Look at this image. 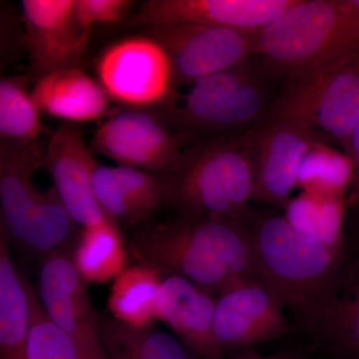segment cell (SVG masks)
<instances>
[{
  "label": "cell",
  "instance_id": "cell-1",
  "mask_svg": "<svg viewBox=\"0 0 359 359\" xmlns=\"http://www.w3.org/2000/svg\"><path fill=\"white\" fill-rule=\"evenodd\" d=\"M128 250L142 264L177 276L212 294L264 280L244 222L180 217L135 233Z\"/></svg>",
  "mask_w": 359,
  "mask_h": 359
},
{
  "label": "cell",
  "instance_id": "cell-2",
  "mask_svg": "<svg viewBox=\"0 0 359 359\" xmlns=\"http://www.w3.org/2000/svg\"><path fill=\"white\" fill-rule=\"evenodd\" d=\"M256 162L247 132L215 135L182 152L168 176L167 204L180 217L244 219L252 202Z\"/></svg>",
  "mask_w": 359,
  "mask_h": 359
},
{
  "label": "cell",
  "instance_id": "cell-3",
  "mask_svg": "<svg viewBox=\"0 0 359 359\" xmlns=\"http://www.w3.org/2000/svg\"><path fill=\"white\" fill-rule=\"evenodd\" d=\"M269 79L285 81L359 55V21L344 0H294L257 32Z\"/></svg>",
  "mask_w": 359,
  "mask_h": 359
},
{
  "label": "cell",
  "instance_id": "cell-4",
  "mask_svg": "<svg viewBox=\"0 0 359 359\" xmlns=\"http://www.w3.org/2000/svg\"><path fill=\"white\" fill-rule=\"evenodd\" d=\"M243 222L250 231L264 282L297 320L327 292L344 263L346 237L327 244L297 230L285 215L250 208Z\"/></svg>",
  "mask_w": 359,
  "mask_h": 359
},
{
  "label": "cell",
  "instance_id": "cell-5",
  "mask_svg": "<svg viewBox=\"0 0 359 359\" xmlns=\"http://www.w3.org/2000/svg\"><path fill=\"white\" fill-rule=\"evenodd\" d=\"M44 167L37 142L1 140L0 203L1 231L29 252L45 255L65 249L73 237L75 222L66 211L56 189L41 193L33 175Z\"/></svg>",
  "mask_w": 359,
  "mask_h": 359
},
{
  "label": "cell",
  "instance_id": "cell-6",
  "mask_svg": "<svg viewBox=\"0 0 359 359\" xmlns=\"http://www.w3.org/2000/svg\"><path fill=\"white\" fill-rule=\"evenodd\" d=\"M250 58L192 84L182 103H169L163 119L182 131L215 135L243 133L266 115L271 80Z\"/></svg>",
  "mask_w": 359,
  "mask_h": 359
},
{
  "label": "cell",
  "instance_id": "cell-7",
  "mask_svg": "<svg viewBox=\"0 0 359 359\" xmlns=\"http://www.w3.org/2000/svg\"><path fill=\"white\" fill-rule=\"evenodd\" d=\"M269 121L304 125L344 150L359 122V55L287 81L259 123Z\"/></svg>",
  "mask_w": 359,
  "mask_h": 359
},
{
  "label": "cell",
  "instance_id": "cell-8",
  "mask_svg": "<svg viewBox=\"0 0 359 359\" xmlns=\"http://www.w3.org/2000/svg\"><path fill=\"white\" fill-rule=\"evenodd\" d=\"M97 74L109 99L132 109L162 105L173 95L171 60L164 47L150 35L111 45L97 62Z\"/></svg>",
  "mask_w": 359,
  "mask_h": 359
},
{
  "label": "cell",
  "instance_id": "cell-9",
  "mask_svg": "<svg viewBox=\"0 0 359 359\" xmlns=\"http://www.w3.org/2000/svg\"><path fill=\"white\" fill-rule=\"evenodd\" d=\"M149 35L166 50L173 67L175 87L257 57V32L204 23H177L148 27Z\"/></svg>",
  "mask_w": 359,
  "mask_h": 359
},
{
  "label": "cell",
  "instance_id": "cell-10",
  "mask_svg": "<svg viewBox=\"0 0 359 359\" xmlns=\"http://www.w3.org/2000/svg\"><path fill=\"white\" fill-rule=\"evenodd\" d=\"M181 144L182 138L172 133L162 117L132 109L117 113L100 125L90 148L119 166L165 178L178 164Z\"/></svg>",
  "mask_w": 359,
  "mask_h": 359
},
{
  "label": "cell",
  "instance_id": "cell-11",
  "mask_svg": "<svg viewBox=\"0 0 359 359\" xmlns=\"http://www.w3.org/2000/svg\"><path fill=\"white\" fill-rule=\"evenodd\" d=\"M256 162L252 201L285 210L297 187L302 158L323 135L299 123H259L247 130Z\"/></svg>",
  "mask_w": 359,
  "mask_h": 359
},
{
  "label": "cell",
  "instance_id": "cell-12",
  "mask_svg": "<svg viewBox=\"0 0 359 359\" xmlns=\"http://www.w3.org/2000/svg\"><path fill=\"white\" fill-rule=\"evenodd\" d=\"M285 304L264 280H247L216 299L214 332L224 353L285 337L292 330Z\"/></svg>",
  "mask_w": 359,
  "mask_h": 359
},
{
  "label": "cell",
  "instance_id": "cell-13",
  "mask_svg": "<svg viewBox=\"0 0 359 359\" xmlns=\"http://www.w3.org/2000/svg\"><path fill=\"white\" fill-rule=\"evenodd\" d=\"M86 282L78 273L72 252L59 249L45 255L40 266L39 294L47 316L75 340L88 359H110L97 327Z\"/></svg>",
  "mask_w": 359,
  "mask_h": 359
},
{
  "label": "cell",
  "instance_id": "cell-14",
  "mask_svg": "<svg viewBox=\"0 0 359 359\" xmlns=\"http://www.w3.org/2000/svg\"><path fill=\"white\" fill-rule=\"evenodd\" d=\"M349 244V243H348ZM313 344L344 359L359 356V250L349 244L325 294L294 320Z\"/></svg>",
  "mask_w": 359,
  "mask_h": 359
},
{
  "label": "cell",
  "instance_id": "cell-15",
  "mask_svg": "<svg viewBox=\"0 0 359 359\" xmlns=\"http://www.w3.org/2000/svg\"><path fill=\"white\" fill-rule=\"evenodd\" d=\"M75 0H23L25 43L37 78L54 71L79 68L91 30L78 22Z\"/></svg>",
  "mask_w": 359,
  "mask_h": 359
},
{
  "label": "cell",
  "instance_id": "cell-16",
  "mask_svg": "<svg viewBox=\"0 0 359 359\" xmlns=\"http://www.w3.org/2000/svg\"><path fill=\"white\" fill-rule=\"evenodd\" d=\"M98 165L76 124L65 123L53 132L44 153V167L53 180L66 211L83 228L108 219L92 188V178Z\"/></svg>",
  "mask_w": 359,
  "mask_h": 359
},
{
  "label": "cell",
  "instance_id": "cell-17",
  "mask_svg": "<svg viewBox=\"0 0 359 359\" xmlns=\"http://www.w3.org/2000/svg\"><path fill=\"white\" fill-rule=\"evenodd\" d=\"M294 0H148L126 26L204 23L257 32Z\"/></svg>",
  "mask_w": 359,
  "mask_h": 359
},
{
  "label": "cell",
  "instance_id": "cell-18",
  "mask_svg": "<svg viewBox=\"0 0 359 359\" xmlns=\"http://www.w3.org/2000/svg\"><path fill=\"white\" fill-rule=\"evenodd\" d=\"M216 299L212 292L177 276H166L156 299L157 318L169 325L198 359H224L214 332Z\"/></svg>",
  "mask_w": 359,
  "mask_h": 359
},
{
  "label": "cell",
  "instance_id": "cell-19",
  "mask_svg": "<svg viewBox=\"0 0 359 359\" xmlns=\"http://www.w3.org/2000/svg\"><path fill=\"white\" fill-rule=\"evenodd\" d=\"M92 188L103 212L116 224L140 223L167 204L164 179L133 168L98 165Z\"/></svg>",
  "mask_w": 359,
  "mask_h": 359
},
{
  "label": "cell",
  "instance_id": "cell-20",
  "mask_svg": "<svg viewBox=\"0 0 359 359\" xmlns=\"http://www.w3.org/2000/svg\"><path fill=\"white\" fill-rule=\"evenodd\" d=\"M40 112L67 123L100 119L109 109L105 90L80 68H67L37 78L32 91Z\"/></svg>",
  "mask_w": 359,
  "mask_h": 359
},
{
  "label": "cell",
  "instance_id": "cell-21",
  "mask_svg": "<svg viewBox=\"0 0 359 359\" xmlns=\"http://www.w3.org/2000/svg\"><path fill=\"white\" fill-rule=\"evenodd\" d=\"M32 290L14 266L8 238L0 230V359H27Z\"/></svg>",
  "mask_w": 359,
  "mask_h": 359
},
{
  "label": "cell",
  "instance_id": "cell-22",
  "mask_svg": "<svg viewBox=\"0 0 359 359\" xmlns=\"http://www.w3.org/2000/svg\"><path fill=\"white\" fill-rule=\"evenodd\" d=\"M98 334L110 359H198L178 339L155 327H134L97 313Z\"/></svg>",
  "mask_w": 359,
  "mask_h": 359
},
{
  "label": "cell",
  "instance_id": "cell-23",
  "mask_svg": "<svg viewBox=\"0 0 359 359\" xmlns=\"http://www.w3.org/2000/svg\"><path fill=\"white\" fill-rule=\"evenodd\" d=\"M146 264L129 266L115 278L107 306L115 320L134 327H150L157 318L156 299L162 278Z\"/></svg>",
  "mask_w": 359,
  "mask_h": 359
},
{
  "label": "cell",
  "instance_id": "cell-24",
  "mask_svg": "<svg viewBox=\"0 0 359 359\" xmlns=\"http://www.w3.org/2000/svg\"><path fill=\"white\" fill-rule=\"evenodd\" d=\"M73 262L86 283L115 280L126 269L127 250L117 224L108 218L84 226L78 237Z\"/></svg>",
  "mask_w": 359,
  "mask_h": 359
},
{
  "label": "cell",
  "instance_id": "cell-25",
  "mask_svg": "<svg viewBox=\"0 0 359 359\" xmlns=\"http://www.w3.org/2000/svg\"><path fill=\"white\" fill-rule=\"evenodd\" d=\"M351 179L353 164L348 156L318 141L302 158L297 187L320 197L346 201Z\"/></svg>",
  "mask_w": 359,
  "mask_h": 359
},
{
  "label": "cell",
  "instance_id": "cell-26",
  "mask_svg": "<svg viewBox=\"0 0 359 359\" xmlns=\"http://www.w3.org/2000/svg\"><path fill=\"white\" fill-rule=\"evenodd\" d=\"M285 211L290 223L309 237L327 244H337L344 238L346 201L304 192L292 198Z\"/></svg>",
  "mask_w": 359,
  "mask_h": 359
},
{
  "label": "cell",
  "instance_id": "cell-27",
  "mask_svg": "<svg viewBox=\"0 0 359 359\" xmlns=\"http://www.w3.org/2000/svg\"><path fill=\"white\" fill-rule=\"evenodd\" d=\"M39 106L20 78L0 82V137L1 140L37 142L42 133Z\"/></svg>",
  "mask_w": 359,
  "mask_h": 359
},
{
  "label": "cell",
  "instance_id": "cell-28",
  "mask_svg": "<svg viewBox=\"0 0 359 359\" xmlns=\"http://www.w3.org/2000/svg\"><path fill=\"white\" fill-rule=\"evenodd\" d=\"M32 311L27 359H88L75 340L47 316L33 289Z\"/></svg>",
  "mask_w": 359,
  "mask_h": 359
},
{
  "label": "cell",
  "instance_id": "cell-29",
  "mask_svg": "<svg viewBox=\"0 0 359 359\" xmlns=\"http://www.w3.org/2000/svg\"><path fill=\"white\" fill-rule=\"evenodd\" d=\"M131 1L128 0H75V18L86 29L102 23L110 25L122 20Z\"/></svg>",
  "mask_w": 359,
  "mask_h": 359
},
{
  "label": "cell",
  "instance_id": "cell-30",
  "mask_svg": "<svg viewBox=\"0 0 359 359\" xmlns=\"http://www.w3.org/2000/svg\"><path fill=\"white\" fill-rule=\"evenodd\" d=\"M344 153L353 164V179L346 198V207L359 200V122L349 137Z\"/></svg>",
  "mask_w": 359,
  "mask_h": 359
},
{
  "label": "cell",
  "instance_id": "cell-31",
  "mask_svg": "<svg viewBox=\"0 0 359 359\" xmlns=\"http://www.w3.org/2000/svg\"><path fill=\"white\" fill-rule=\"evenodd\" d=\"M344 233L347 242L359 250V200L346 207Z\"/></svg>",
  "mask_w": 359,
  "mask_h": 359
},
{
  "label": "cell",
  "instance_id": "cell-32",
  "mask_svg": "<svg viewBox=\"0 0 359 359\" xmlns=\"http://www.w3.org/2000/svg\"><path fill=\"white\" fill-rule=\"evenodd\" d=\"M249 359H292L285 356H263L249 349Z\"/></svg>",
  "mask_w": 359,
  "mask_h": 359
},
{
  "label": "cell",
  "instance_id": "cell-33",
  "mask_svg": "<svg viewBox=\"0 0 359 359\" xmlns=\"http://www.w3.org/2000/svg\"><path fill=\"white\" fill-rule=\"evenodd\" d=\"M233 359H249V349L247 351H241Z\"/></svg>",
  "mask_w": 359,
  "mask_h": 359
},
{
  "label": "cell",
  "instance_id": "cell-34",
  "mask_svg": "<svg viewBox=\"0 0 359 359\" xmlns=\"http://www.w3.org/2000/svg\"><path fill=\"white\" fill-rule=\"evenodd\" d=\"M348 359H359V356H358V358H348Z\"/></svg>",
  "mask_w": 359,
  "mask_h": 359
}]
</instances>
